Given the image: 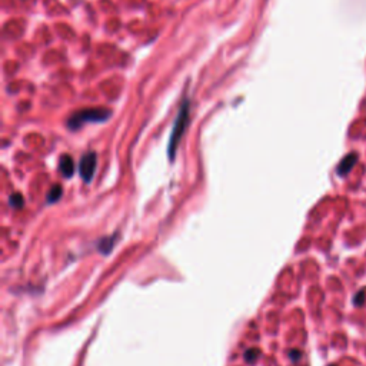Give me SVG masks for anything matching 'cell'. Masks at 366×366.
<instances>
[{"label":"cell","instance_id":"cell-9","mask_svg":"<svg viewBox=\"0 0 366 366\" xmlns=\"http://www.w3.org/2000/svg\"><path fill=\"white\" fill-rule=\"evenodd\" d=\"M10 205L13 206L15 209H20L22 206L25 205V199L23 196L20 195V193H15L13 196H10Z\"/></svg>","mask_w":366,"mask_h":366},{"label":"cell","instance_id":"cell-12","mask_svg":"<svg viewBox=\"0 0 366 366\" xmlns=\"http://www.w3.org/2000/svg\"><path fill=\"white\" fill-rule=\"evenodd\" d=\"M331 366H335V365H331Z\"/></svg>","mask_w":366,"mask_h":366},{"label":"cell","instance_id":"cell-3","mask_svg":"<svg viewBox=\"0 0 366 366\" xmlns=\"http://www.w3.org/2000/svg\"><path fill=\"white\" fill-rule=\"evenodd\" d=\"M98 168V156L95 152H88L83 155L79 165V173L85 183H90L95 176V172Z\"/></svg>","mask_w":366,"mask_h":366},{"label":"cell","instance_id":"cell-1","mask_svg":"<svg viewBox=\"0 0 366 366\" xmlns=\"http://www.w3.org/2000/svg\"><path fill=\"white\" fill-rule=\"evenodd\" d=\"M189 123V100L185 99L182 106H180V110H179L178 116H176V120L173 123V129H172V133H170V139H169V144H168V155H169L170 161L175 159V155H176V151H178L179 143H180V139L182 136L185 133L186 127H188Z\"/></svg>","mask_w":366,"mask_h":366},{"label":"cell","instance_id":"cell-4","mask_svg":"<svg viewBox=\"0 0 366 366\" xmlns=\"http://www.w3.org/2000/svg\"><path fill=\"white\" fill-rule=\"evenodd\" d=\"M357 162V155L356 153H350V155H346L342 161H340L339 166H338V170L336 173L339 175L340 178H345L346 175H349V172L353 169V166L356 165Z\"/></svg>","mask_w":366,"mask_h":366},{"label":"cell","instance_id":"cell-7","mask_svg":"<svg viewBox=\"0 0 366 366\" xmlns=\"http://www.w3.org/2000/svg\"><path fill=\"white\" fill-rule=\"evenodd\" d=\"M113 242H115V238H107V239H103V241H100L99 243V250L102 252V253H110V250L113 249Z\"/></svg>","mask_w":366,"mask_h":366},{"label":"cell","instance_id":"cell-2","mask_svg":"<svg viewBox=\"0 0 366 366\" xmlns=\"http://www.w3.org/2000/svg\"><path fill=\"white\" fill-rule=\"evenodd\" d=\"M112 116V110L105 109V107H93V109H83L76 113H73L70 119L67 120V127L71 130L79 129L85 123H100L106 122L109 117Z\"/></svg>","mask_w":366,"mask_h":366},{"label":"cell","instance_id":"cell-11","mask_svg":"<svg viewBox=\"0 0 366 366\" xmlns=\"http://www.w3.org/2000/svg\"><path fill=\"white\" fill-rule=\"evenodd\" d=\"M289 357H290L294 362H298V360L301 359V352H299V350H292V352L289 353Z\"/></svg>","mask_w":366,"mask_h":366},{"label":"cell","instance_id":"cell-8","mask_svg":"<svg viewBox=\"0 0 366 366\" xmlns=\"http://www.w3.org/2000/svg\"><path fill=\"white\" fill-rule=\"evenodd\" d=\"M259 356H260V350L258 348L248 349V350L245 352V360H246L248 363H255Z\"/></svg>","mask_w":366,"mask_h":366},{"label":"cell","instance_id":"cell-10","mask_svg":"<svg viewBox=\"0 0 366 366\" xmlns=\"http://www.w3.org/2000/svg\"><path fill=\"white\" fill-rule=\"evenodd\" d=\"M365 296H366V289H362L356 292V295L353 296V305L355 306H363L365 304Z\"/></svg>","mask_w":366,"mask_h":366},{"label":"cell","instance_id":"cell-6","mask_svg":"<svg viewBox=\"0 0 366 366\" xmlns=\"http://www.w3.org/2000/svg\"><path fill=\"white\" fill-rule=\"evenodd\" d=\"M63 195V189L60 185H54L47 193V203H56Z\"/></svg>","mask_w":366,"mask_h":366},{"label":"cell","instance_id":"cell-5","mask_svg":"<svg viewBox=\"0 0 366 366\" xmlns=\"http://www.w3.org/2000/svg\"><path fill=\"white\" fill-rule=\"evenodd\" d=\"M59 170L62 172V175L64 178H71L73 176V172H75V163L69 155H63L60 156V161H59Z\"/></svg>","mask_w":366,"mask_h":366}]
</instances>
